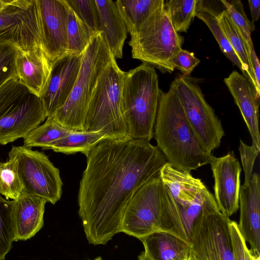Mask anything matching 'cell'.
<instances>
[{
	"instance_id": "cell-11",
	"label": "cell",
	"mask_w": 260,
	"mask_h": 260,
	"mask_svg": "<svg viewBox=\"0 0 260 260\" xmlns=\"http://www.w3.org/2000/svg\"><path fill=\"white\" fill-rule=\"evenodd\" d=\"M159 177L174 199L190 238L193 221L211 192L200 179L168 162L161 169Z\"/></svg>"
},
{
	"instance_id": "cell-4",
	"label": "cell",
	"mask_w": 260,
	"mask_h": 260,
	"mask_svg": "<svg viewBox=\"0 0 260 260\" xmlns=\"http://www.w3.org/2000/svg\"><path fill=\"white\" fill-rule=\"evenodd\" d=\"M114 58L101 32L91 37L70 95L53 116L57 122L71 131H84L89 103L98 79Z\"/></svg>"
},
{
	"instance_id": "cell-9",
	"label": "cell",
	"mask_w": 260,
	"mask_h": 260,
	"mask_svg": "<svg viewBox=\"0 0 260 260\" xmlns=\"http://www.w3.org/2000/svg\"><path fill=\"white\" fill-rule=\"evenodd\" d=\"M18 161L23 192L54 205L60 200L62 182L59 170L44 152L24 146H13L9 153Z\"/></svg>"
},
{
	"instance_id": "cell-22",
	"label": "cell",
	"mask_w": 260,
	"mask_h": 260,
	"mask_svg": "<svg viewBox=\"0 0 260 260\" xmlns=\"http://www.w3.org/2000/svg\"><path fill=\"white\" fill-rule=\"evenodd\" d=\"M139 240L150 260H193L191 244L171 233L156 232Z\"/></svg>"
},
{
	"instance_id": "cell-34",
	"label": "cell",
	"mask_w": 260,
	"mask_h": 260,
	"mask_svg": "<svg viewBox=\"0 0 260 260\" xmlns=\"http://www.w3.org/2000/svg\"><path fill=\"white\" fill-rule=\"evenodd\" d=\"M231 19L237 26L245 40H252L251 34L254 30V23L247 18L242 2L239 0H221Z\"/></svg>"
},
{
	"instance_id": "cell-14",
	"label": "cell",
	"mask_w": 260,
	"mask_h": 260,
	"mask_svg": "<svg viewBox=\"0 0 260 260\" xmlns=\"http://www.w3.org/2000/svg\"><path fill=\"white\" fill-rule=\"evenodd\" d=\"M214 180L213 195L220 212L230 218L239 208L242 169L233 152L216 157L209 164Z\"/></svg>"
},
{
	"instance_id": "cell-27",
	"label": "cell",
	"mask_w": 260,
	"mask_h": 260,
	"mask_svg": "<svg viewBox=\"0 0 260 260\" xmlns=\"http://www.w3.org/2000/svg\"><path fill=\"white\" fill-rule=\"evenodd\" d=\"M198 0H167L165 9L175 30L186 32L196 15Z\"/></svg>"
},
{
	"instance_id": "cell-13",
	"label": "cell",
	"mask_w": 260,
	"mask_h": 260,
	"mask_svg": "<svg viewBox=\"0 0 260 260\" xmlns=\"http://www.w3.org/2000/svg\"><path fill=\"white\" fill-rule=\"evenodd\" d=\"M83 52L66 53L51 63L50 74L41 94L47 117H53L64 104L73 88L80 69Z\"/></svg>"
},
{
	"instance_id": "cell-28",
	"label": "cell",
	"mask_w": 260,
	"mask_h": 260,
	"mask_svg": "<svg viewBox=\"0 0 260 260\" xmlns=\"http://www.w3.org/2000/svg\"><path fill=\"white\" fill-rule=\"evenodd\" d=\"M9 159L0 162V194L7 200H16L23 192V185L18 170V161L8 154Z\"/></svg>"
},
{
	"instance_id": "cell-32",
	"label": "cell",
	"mask_w": 260,
	"mask_h": 260,
	"mask_svg": "<svg viewBox=\"0 0 260 260\" xmlns=\"http://www.w3.org/2000/svg\"><path fill=\"white\" fill-rule=\"evenodd\" d=\"M85 24L91 37L100 32L99 18L95 0H66Z\"/></svg>"
},
{
	"instance_id": "cell-25",
	"label": "cell",
	"mask_w": 260,
	"mask_h": 260,
	"mask_svg": "<svg viewBox=\"0 0 260 260\" xmlns=\"http://www.w3.org/2000/svg\"><path fill=\"white\" fill-rule=\"evenodd\" d=\"M107 139L109 138L106 134L101 131H72L42 149H51L66 154L80 152L87 156L94 146Z\"/></svg>"
},
{
	"instance_id": "cell-20",
	"label": "cell",
	"mask_w": 260,
	"mask_h": 260,
	"mask_svg": "<svg viewBox=\"0 0 260 260\" xmlns=\"http://www.w3.org/2000/svg\"><path fill=\"white\" fill-rule=\"evenodd\" d=\"M46 203L42 198L25 193L13 201L12 211L15 226V241L27 240L42 228Z\"/></svg>"
},
{
	"instance_id": "cell-30",
	"label": "cell",
	"mask_w": 260,
	"mask_h": 260,
	"mask_svg": "<svg viewBox=\"0 0 260 260\" xmlns=\"http://www.w3.org/2000/svg\"><path fill=\"white\" fill-rule=\"evenodd\" d=\"M13 200H0V260H4L15 241Z\"/></svg>"
},
{
	"instance_id": "cell-6",
	"label": "cell",
	"mask_w": 260,
	"mask_h": 260,
	"mask_svg": "<svg viewBox=\"0 0 260 260\" xmlns=\"http://www.w3.org/2000/svg\"><path fill=\"white\" fill-rule=\"evenodd\" d=\"M184 39L176 32L165 9L153 13L128 42L134 59L158 68L163 73L174 71L171 60L182 49Z\"/></svg>"
},
{
	"instance_id": "cell-33",
	"label": "cell",
	"mask_w": 260,
	"mask_h": 260,
	"mask_svg": "<svg viewBox=\"0 0 260 260\" xmlns=\"http://www.w3.org/2000/svg\"><path fill=\"white\" fill-rule=\"evenodd\" d=\"M18 51L12 43L0 42V87L8 81L18 78L16 67Z\"/></svg>"
},
{
	"instance_id": "cell-23",
	"label": "cell",
	"mask_w": 260,
	"mask_h": 260,
	"mask_svg": "<svg viewBox=\"0 0 260 260\" xmlns=\"http://www.w3.org/2000/svg\"><path fill=\"white\" fill-rule=\"evenodd\" d=\"M216 18L234 52L240 61L244 71V76L252 83L258 92L260 93V90L256 85L251 65L248 43L233 22L226 9Z\"/></svg>"
},
{
	"instance_id": "cell-1",
	"label": "cell",
	"mask_w": 260,
	"mask_h": 260,
	"mask_svg": "<svg viewBox=\"0 0 260 260\" xmlns=\"http://www.w3.org/2000/svg\"><path fill=\"white\" fill-rule=\"evenodd\" d=\"M87 157L80 183L78 214L86 239L106 244L121 232L127 206L135 192L159 175L167 161L150 141L105 140Z\"/></svg>"
},
{
	"instance_id": "cell-41",
	"label": "cell",
	"mask_w": 260,
	"mask_h": 260,
	"mask_svg": "<svg viewBox=\"0 0 260 260\" xmlns=\"http://www.w3.org/2000/svg\"><path fill=\"white\" fill-rule=\"evenodd\" d=\"M138 260H150L144 251L141 252V253L138 256Z\"/></svg>"
},
{
	"instance_id": "cell-12",
	"label": "cell",
	"mask_w": 260,
	"mask_h": 260,
	"mask_svg": "<svg viewBox=\"0 0 260 260\" xmlns=\"http://www.w3.org/2000/svg\"><path fill=\"white\" fill-rule=\"evenodd\" d=\"M46 118L41 98L24 93L0 110V145L24 138Z\"/></svg>"
},
{
	"instance_id": "cell-7",
	"label": "cell",
	"mask_w": 260,
	"mask_h": 260,
	"mask_svg": "<svg viewBox=\"0 0 260 260\" xmlns=\"http://www.w3.org/2000/svg\"><path fill=\"white\" fill-rule=\"evenodd\" d=\"M230 220L220 212L211 193L193 222L190 242L193 260H235Z\"/></svg>"
},
{
	"instance_id": "cell-43",
	"label": "cell",
	"mask_w": 260,
	"mask_h": 260,
	"mask_svg": "<svg viewBox=\"0 0 260 260\" xmlns=\"http://www.w3.org/2000/svg\"><path fill=\"white\" fill-rule=\"evenodd\" d=\"M87 260H103L102 258L100 256L93 259H87Z\"/></svg>"
},
{
	"instance_id": "cell-15",
	"label": "cell",
	"mask_w": 260,
	"mask_h": 260,
	"mask_svg": "<svg viewBox=\"0 0 260 260\" xmlns=\"http://www.w3.org/2000/svg\"><path fill=\"white\" fill-rule=\"evenodd\" d=\"M43 50L52 63L67 52L68 10L66 0H37Z\"/></svg>"
},
{
	"instance_id": "cell-29",
	"label": "cell",
	"mask_w": 260,
	"mask_h": 260,
	"mask_svg": "<svg viewBox=\"0 0 260 260\" xmlns=\"http://www.w3.org/2000/svg\"><path fill=\"white\" fill-rule=\"evenodd\" d=\"M67 2V1H66ZM68 10V53H82L91 37L85 24L67 2Z\"/></svg>"
},
{
	"instance_id": "cell-18",
	"label": "cell",
	"mask_w": 260,
	"mask_h": 260,
	"mask_svg": "<svg viewBox=\"0 0 260 260\" xmlns=\"http://www.w3.org/2000/svg\"><path fill=\"white\" fill-rule=\"evenodd\" d=\"M223 81L233 96L247 125L252 145L260 150L258 107L260 93L252 83L237 71H233Z\"/></svg>"
},
{
	"instance_id": "cell-39",
	"label": "cell",
	"mask_w": 260,
	"mask_h": 260,
	"mask_svg": "<svg viewBox=\"0 0 260 260\" xmlns=\"http://www.w3.org/2000/svg\"><path fill=\"white\" fill-rule=\"evenodd\" d=\"M249 44L251 65L258 89L260 90V64L254 49L252 40L247 42Z\"/></svg>"
},
{
	"instance_id": "cell-16",
	"label": "cell",
	"mask_w": 260,
	"mask_h": 260,
	"mask_svg": "<svg viewBox=\"0 0 260 260\" xmlns=\"http://www.w3.org/2000/svg\"><path fill=\"white\" fill-rule=\"evenodd\" d=\"M239 230L254 256H260V177L252 173L248 183L240 186Z\"/></svg>"
},
{
	"instance_id": "cell-42",
	"label": "cell",
	"mask_w": 260,
	"mask_h": 260,
	"mask_svg": "<svg viewBox=\"0 0 260 260\" xmlns=\"http://www.w3.org/2000/svg\"><path fill=\"white\" fill-rule=\"evenodd\" d=\"M7 0H0V10L6 5Z\"/></svg>"
},
{
	"instance_id": "cell-26",
	"label": "cell",
	"mask_w": 260,
	"mask_h": 260,
	"mask_svg": "<svg viewBox=\"0 0 260 260\" xmlns=\"http://www.w3.org/2000/svg\"><path fill=\"white\" fill-rule=\"evenodd\" d=\"M72 131H74L59 124L53 117H47L43 124L32 129L23 138V146L30 148L41 147L43 149Z\"/></svg>"
},
{
	"instance_id": "cell-36",
	"label": "cell",
	"mask_w": 260,
	"mask_h": 260,
	"mask_svg": "<svg viewBox=\"0 0 260 260\" xmlns=\"http://www.w3.org/2000/svg\"><path fill=\"white\" fill-rule=\"evenodd\" d=\"M171 62L174 69L180 71L183 75L188 76L198 66L200 60L193 52L182 48L172 57Z\"/></svg>"
},
{
	"instance_id": "cell-31",
	"label": "cell",
	"mask_w": 260,
	"mask_h": 260,
	"mask_svg": "<svg viewBox=\"0 0 260 260\" xmlns=\"http://www.w3.org/2000/svg\"><path fill=\"white\" fill-rule=\"evenodd\" d=\"M196 16L207 25L216 40L222 53L240 69L244 76V71L240 61L234 52L228 39L220 26L218 19L215 17L204 12L197 13Z\"/></svg>"
},
{
	"instance_id": "cell-40",
	"label": "cell",
	"mask_w": 260,
	"mask_h": 260,
	"mask_svg": "<svg viewBox=\"0 0 260 260\" xmlns=\"http://www.w3.org/2000/svg\"><path fill=\"white\" fill-rule=\"evenodd\" d=\"M248 5L252 17V22H256L260 16V1L259 0H248Z\"/></svg>"
},
{
	"instance_id": "cell-35",
	"label": "cell",
	"mask_w": 260,
	"mask_h": 260,
	"mask_svg": "<svg viewBox=\"0 0 260 260\" xmlns=\"http://www.w3.org/2000/svg\"><path fill=\"white\" fill-rule=\"evenodd\" d=\"M229 230L235 260H254V256L248 248L246 242L239 230L238 223L231 220Z\"/></svg>"
},
{
	"instance_id": "cell-5",
	"label": "cell",
	"mask_w": 260,
	"mask_h": 260,
	"mask_svg": "<svg viewBox=\"0 0 260 260\" xmlns=\"http://www.w3.org/2000/svg\"><path fill=\"white\" fill-rule=\"evenodd\" d=\"M124 73L114 58L103 72L89 103L84 131L104 132L109 139L128 138L121 95Z\"/></svg>"
},
{
	"instance_id": "cell-2",
	"label": "cell",
	"mask_w": 260,
	"mask_h": 260,
	"mask_svg": "<svg viewBox=\"0 0 260 260\" xmlns=\"http://www.w3.org/2000/svg\"><path fill=\"white\" fill-rule=\"evenodd\" d=\"M153 137L167 162L181 171L190 172L209 164L212 156L196 138L172 83L167 92L161 91Z\"/></svg>"
},
{
	"instance_id": "cell-8",
	"label": "cell",
	"mask_w": 260,
	"mask_h": 260,
	"mask_svg": "<svg viewBox=\"0 0 260 260\" xmlns=\"http://www.w3.org/2000/svg\"><path fill=\"white\" fill-rule=\"evenodd\" d=\"M187 120L202 148L208 153L217 148L224 135L221 121L206 101L198 83L184 75L172 82Z\"/></svg>"
},
{
	"instance_id": "cell-3",
	"label": "cell",
	"mask_w": 260,
	"mask_h": 260,
	"mask_svg": "<svg viewBox=\"0 0 260 260\" xmlns=\"http://www.w3.org/2000/svg\"><path fill=\"white\" fill-rule=\"evenodd\" d=\"M161 91L154 67L143 63L124 73L121 95L128 138L150 141L153 138Z\"/></svg>"
},
{
	"instance_id": "cell-19",
	"label": "cell",
	"mask_w": 260,
	"mask_h": 260,
	"mask_svg": "<svg viewBox=\"0 0 260 260\" xmlns=\"http://www.w3.org/2000/svg\"><path fill=\"white\" fill-rule=\"evenodd\" d=\"M51 63L40 46L18 49L16 67L19 82L30 93L40 97L48 81Z\"/></svg>"
},
{
	"instance_id": "cell-10",
	"label": "cell",
	"mask_w": 260,
	"mask_h": 260,
	"mask_svg": "<svg viewBox=\"0 0 260 260\" xmlns=\"http://www.w3.org/2000/svg\"><path fill=\"white\" fill-rule=\"evenodd\" d=\"M161 187L158 175L149 180L135 192L125 211L121 232L139 239L154 232H167Z\"/></svg>"
},
{
	"instance_id": "cell-24",
	"label": "cell",
	"mask_w": 260,
	"mask_h": 260,
	"mask_svg": "<svg viewBox=\"0 0 260 260\" xmlns=\"http://www.w3.org/2000/svg\"><path fill=\"white\" fill-rule=\"evenodd\" d=\"M115 3L130 35L165 5L164 0H117Z\"/></svg>"
},
{
	"instance_id": "cell-17",
	"label": "cell",
	"mask_w": 260,
	"mask_h": 260,
	"mask_svg": "<svg viewBox=\"0 0 260 260\" xmlns=\"http://www.w3.org/2000/svg\"><path fill=\"white\" fill-rule=\"evenodd\" d=\"M1 42H11L19 50L30 49L37 46L43 50L40 16H36L27 11L5 14L0 19Z\"/></svg>"
},
{
	"instance_id": "cell-21",
	"label": "cell",
	"mask_w": 260,
	"mask_h": 260,
	"mask_svg": "<svg viewBox=\"0 0 260 260\" xmlns=\"http://www.w3.org/2000/svg\"><path fill=\"white\" fill-rule=\"evenodd\" d=\"M95 1L98 10L100 31L114 58H121L124 43L128 31L115 1Z\"/></svg>"
},
{
	"instance_id": "cell-37",
	"label": "cell",
	"mask_w": 260,
	"mask_h": 260,
	"mask_svg": "<svg viewBox=\"0 0 260 260\" xmlns=\"http://www.w3.org/2000/svg\"><path fill=\"white\" fill-rule=\"evenodd\" d=\"M29 91L19 81L12 79L0 87V110L20 95Z\"/></svg>"
},
{
	"instance_id": "cell-38",
	"label": "cell",
	"mask_w": 260,
	"mask_h": 260,
	"mask_svg": "<svg viewBox=\"0 0 260 260\" xmlns=\"http://www.w3.org/2000/svg\"><path fill=\"white\" fill-rule=\"evenodd\" d=\"M239 150L245 174V180L243 185H246L251 178L254 164L260 150L252 145H246L240 140Z\"/></svg>"
},
{
	"instance_id": "cell-44",
	"label": "cell",
	"mask_w": 260,
	"mask_h": 260,
	"mask_svg": "<svg viewBox=\"0 0 260 260\" xmlns=\"http://www.w3.org/2000/svg\"><path fill=\"white\" fill-rule=\"evenodd\" d=\"M4 198H3L2 196L0 194V200H4Z\"/></svg>"
}]
</instances>
